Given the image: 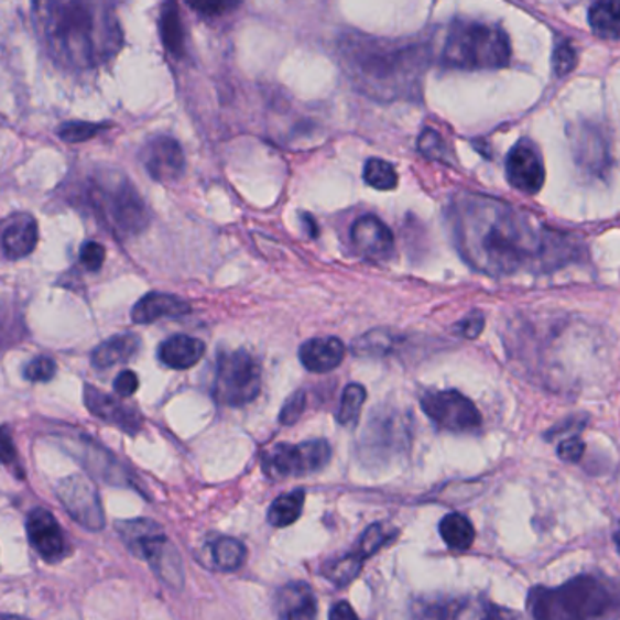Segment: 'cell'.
<instances>
[{"mask_svg": "<svg viewBox=\"0 0 620 620\" xmlns=\"http://www.w3.org/2000/svg\"><path fill=\"white\" fill-rule=\"evenodd\" d=\"M448 219L460 255L488 275L553 270L574 255L575 246L566 235L539 226L532 215L496 197L457 194L449 204Z\"/></svg>", "mask_w": 620, "mask_h": 620, "instance_id": "cell-1", "label": "cell"}, {"mask_svg": "<svg viewBox=\"0 0 620 620\" xmlns=\"http://www.w3.org/2000/svg\"><path fill=\"white\" fill-rule=\"evenodd\" d=\"M120 0H32L33 21L47 53L72 69L110 63L124 44Z\"/></svg>", "mask_w": 620, "mask_h": 620, "instance_id": "cell-2", "label": "cell"}, {"mask_svg": "<svg viewBox=\"0 0 620 620\" xmlns=\"http://www.w3.org/2000/svg\"><path fill=\"white\" fill-rule=\"evenodd\" d=\"M339 53L348 77L371 99H417L427 66L423 44L349 35L340 41Z\"/></svg>", "mask_w": 620, "mask_h": 620, "instance_id": "cell-3", "label": "cell"}, {"mask_svg": "<svg viewBox=\"0 0 620 620\" xmlns=\"http://www.w3.org/2000/svg\"><path fill=\"white\" fill-rule=\"evenodd\" d=\"M617 591L608 580L580 575L558 588H533L527 610L537 619H602L617 610Z\"/></svg>", "mask_w": 620, "mask_h": 620, "instance_id": "cell-4", "label": "cell"}, {"mask_svg": "<svg viewBox=\"0 0 620 620\" xmlns=\"http://www.w3.org/2000/svg\"><path fill=\"white\" fill-rule=\"evenodd\" d=\"M510 39L501 28L485 22L455 21L444 39L446 68L499 69L510 64Z\"/></svg>", "mask_w": 620, "mask_h": 620, "instance_id": "cell-5", "label": "cell"}, {"mask_svg": "<svg viewBox=\"0 0 620 620\" xmlns=\"http://www.w3.org/2000/svg\"><path fill=\"white\" fill-rule=\"evenodd\" d=\"M86 197L94 214L122 237L141 233L150 225L144 198L122 173L105 170L89 177Z\"/></svg>", "mask_w": 620, "mask_h": 620, "instance_id": "cell-6", "label": "cell"}, {"mask_svg": "<svg viewBox=\"0 0 620 620\" xmlns=\"http://www.w3.org/2000/svg\"><path fill=\"white\" fill-rule=\"evenodd\" d=\"M120 537L131 553L144 558L159 577L172 588L183 586V563L173 544L167 541L162 527L148 519L126 521L117 524Z\"/></svg>", "mask_w": 620, "mask_h": 620, "instance_id": "cell-7", "label": "cell"}, {"mask_svg": "<svg viewBox=\"0 0 620 620\" xmlns=\"http://www.w3.org/2000/svg\"><path fill=\"white\" fill-rule=\"evenodd\" d=\"M262 370L259 360L246 351H222L215 368V401L225 406H246L261 393Z\"/></svg>", "mask_w": 620, "mask_h": 620, "instance_id": "cell-8", "label": "cell"}, {"mask_svg": "<svg viewBox=\"0 0 620 620\" xmlns=\"http://www.w3.org/2000/svg\"><path fill=\"white\" fill-rule=\"evenodd\" d=\"M331 448L323 438L301 444H276L262 457V469L270 479H287L317 474L328 466Z\"/></svg>", "mask_w": 620, "mask_h": 620, "instance_id": "cell-9", "label": "cell"}, {"mask_svg": "<svg viewBox=\"0 0 620 620\" xmlns=\"http://www.w3.org/2000/svg\"><path fill=\"white\" fill-rule=\"evenodd\" d=\"M421 406L437 427L449 433H475L482 427L479 407L457 390L427 391Z\"/></svg>", "mask_w": 620, "mask_h": 620, "instance_id": "cell-10", "label": "cell"}, {"mask_svg": "<svg viewBox=\"0 0 620 620\" xmlns=\"http://www.w3.org/2000/svg\"><path fill=\"white\" fill-rule=\"evenodd\" d=\"M57 496L80 526L91 532H100L105 527V510L100 504L99 493L89 485L88 479L80 475L64 479L58 485Z\"/></svg>", "mask_w": 620, "mask_h": 620, "instance_id": "cell-11", "label": "cell"}, {"mask_svg": "<svg viewBox=\"0 0 620 620\" xmlns=\"http://www.w3.org/2000/svg\"><path fill=\"white\" fill-rule=\"evenodd\" d=\"M505 175L511 186L522 194H539L543 189L546 167L535 142L522 139L511 148L505 161Z\"/></svg>", "mask_w": 620, "mask_h": 620, "instance_id": "cell-12", "label": "cell"}, {"mask_svg": "<svg viewBox=\"0 0 620 620\" xmlns=\"http://www.w3.org/2000/svg\"><path fill=\"white\" fill-rule=\"evenodd\" d=\"M142 164L152 178L159 183H173L184 173L186 156L177 139L173 137L155 135L144 144L141 153Z\"/></svg>", "mask_w": 620, "mask_h": 620, "instance_id": "cell-13", "label": "cell"}, {"mask_svg": "<svg viewBox=\"0 0 620 620\" xmlns=\"http://www.w3.org/2000/svg\"><path fill=\"white\" fill-rule=\"evenodd\" d=\"M355 250L368 261H387L395 251V239L384 222L376 215H362L351 228Z\"/></svg>", "mask_w": 620, "mask_h": 620, "instance_id": "cell-14", "label": "cell"}, {"mask_svg": "<svg viewBox=\"0 0 620 620\" xmlns=\"http://www.w3.org/2000/svg\"><path fill=\"white\" fill-rule=\"evenodd\" d=\"M26 527L30 543L47 563H57L68 552L63 527L58 526L57 519L50 511L42 508L32 511Z\"/></svg>", "mask_w": 620, "mask_h": 620, "instance_id": "cell-15", "label": "cell"}, {"mask_svg": "<svg viewBox=\"0 0 620 620\" xmlns=\"http://www.w3.org/2000/svg\"><path fill=\"white\" fill-rule=\"evenodd\" d=\"M84 402L94 415L124 429L130 435H135L141 429L142 418L137 410L124 402L117 401L113 396L106 395L95 387L84 388Z\"/></svg>", "mask_w": 620, "mask_h": 620, "instance_id": "cell-16", "label": "cell"}, {"mask_svg": "<svg viewBox=\"0 0 620 620\" xmlns=\"http://www.w3.org/2000/svg\"><path fill=\"white\" fill-rule=\"evenodd\" d=\"M345 353V345L339 337H317L301 346L298 359L313 373H329L342 365Z\"/></svg>", "mask_w": 620, "mask_h": 620, "instance_id": "cell-17", "label": "cell"}, {"mask_svg": "<svg viewBox=\"0 0 620 620\" xmlns=\"http://www.w3.org/2000/svg\"><path fill=\"white\" fill-rule=\"evenodd\" d=\"M275 608L281 619H313L317 616V597L306 583L286 584L276 594Z\"/></svg>", "mask_w": 620, "mask_h": 620, "instance_id": "cell-18", "label": "cell"}, {"mask_svg": "<svg viewBox=\"0 0 620 620\" xmlns=\"http://www.w3.org/2000/svg\"><path fill=\"white\" fill-rule=\"evenodd\" d=\"M37 242L39 226L32 215H17L2 231V250L8 259H24L35 250Z\"/></svg>", "mask_w": 620, "mask_h": 620, "instance_id": "cell-19", "label": "cell"}, {"mask_svg": "<svg viewBox=\"0 0 620 620\" xmlns=\"http://www.w3.org/2000/svg\"><path fill=\"white\" fill-rule=\"evenodd\" d=\"M192 312L186 301L167 293H148L146 297H142L135 304V308L131 312V318L137 324H152L161 318L184 317Z\"/></svg>", "mask_w": 620, "mask_h": 620, "instance_id": "cell-20", "label": "cell"}, {"mask_svg": "<svg viewBox=\"0 0 620 620\" xmlns=\"http://www.w3.org/2000/svg\"><path fill=\"white\" fill-rule=\"evenodd\" d=\"M206 353V346L203 340L189 337V335H173L166 342H162L159 349V359L162 365L173 370H188L197 365Z\"/></svg>", "mask_w": 620, "mask_h": 620, "instance_id": "cell-21", "label": "cell"}, {"mask_svg": "<svg viewBox=\"0 0 620 620\" xmlns=\"http://www.w3.org/2000/svg\"><path fill=\"white\" fill-rule=\"evenodd\" d=\"M159 30H161L162 44L167 52L172 53L173 57H183L186 52V30H184L177 0L162 2Z\"/></svg>", "mask_w": 620, "mask_h": 620, "instance_id": "cell-22", "label": "cell"}, {"mask_svg": "<svg viewBox=\"0 0 620 620\" xmlns=\"http://www.w3.org/2000/svg\"><path fill=\"white\" fill-rule=\"evenodd\" d=\"M139 349H141V339L137 335H117L95 349L91 360L97 368L106 370V368L133 359L139 353Z\"/></svg>", "mask_w": 620, "mask_h": 620, "instance_id": "cell-23", "label": "cell"}, {"mask_svg": "<svg viewBox=\"0 0 620 620\" xmlns=\"http://www.w3.org/2000/svg\"><path fill=\"white\" fill-rule=\"evenodd\" d=\"M306 493L304 490H293L284 496L276 497L268 510V522L275 527L292 526L303 515Z\"/></svg>", "mask_w": 620, "mask_h": 620, "instance_id": "cell-24", "label": "cell"}, {"mask_svg": "<svg viewBox=\"0 0 620 620\" xmlns=\"http://www.w3.org/2000/svg\"><path fill=\"white\" fill-rule=\"evenodd\" d=\"M438 533L452 550H468L475 543V527L463 513H449L438 524Z\"/></svg>", "mask_w": 620, "mask_h": 620, "instance_id": "cell-25", "label": "cell"}, {"mask_svg": "<svg viewBox=\"0 0 620 620\" xmlns=\"http://www.w3.org/2000/svg\"><path fill=\"white\" fill-rule=\"evenodd\" d=\"M575 146H579V161L580 164H586L589 170H605V164H608V153L610 146L605 142V137L600 131L589 128L588 131H580L579 142H575Z\"/></svg>", "mask_w": 620, "mask_h": 620, "instance_id": "cell-26", "label": "cell"}, {"mask_svg": "<svg viewBox=\"0 0 620 620\" xmlns=\"http://www.w3.org/2000/svg\"><path fill=\"white\" fill-rule=\"evenodd\" d=\"M589 26L600 37L619 39V0H600L589 10Z\"/></svg>", "mask_w": 620, "mask_h": 620, "instance_id": "cell-27", "label": "cell"}, {"mask_svg": "<svg viewBox=\"0 0 620 620\" xmlns=\"http://www.w3.org/2000/svg\"><path fill=\"white\" fill-rule=\"evenodd\" d=\"M211 557L217 568L225 572L239 569L246 561V546L233 537H220L211 546Z\"/></svg>", "mask_w": 620, "mask_h": 620, "instance_id": "cell-28", "label": "cell"}, {"mask_svg": "<svg viewBox=\"0 0 620 620\" xmlns=\"http://www.w3.org/2000/svg\"><path fill=\"white\" fill-rule=\"evenodd\" d=\"M365 561L366 558L360 557L359 553H349V555L339 558V561H331V563L326 564L324 577L329 583H334L335 586H339V588L348 586L349 583H353L359 577L362 566H365Z\"/></svg>", "mask_w": 620, "mask_h": 620, "instance_id": "cell-29", "label": "cell"}, {"mask_svg": "<svg viewBox=\"0 0 620 620\" xmlns=\"http://www.w3.org/2000/svg\"><path fill=\"white\" fill-rule=\"evenodd\" d=\"M396 535H399L396 527L390 526L388 522H377V524L366 530L355 552L359 553L362 558L371 557V555H376L381 547L390 544Z\"/></svg>", "mask_w": 620, "mask_h": 620, "instance_id": "cell-30", "label": "cell"}, {"mask_svg": "<svg viewBox=\"0 0 620 620\" xmlns=\"http://www.w3.org/2000/svg\"><path fill=\"white\" fill-rule=\"evenodd\" d=\"M366 402V390L360 384H348L340 399L339 413H337V421L342 426L353 427L359 423L360 412Z\"/></svg>", "mask_w": 620, "mask_h": 620, "instance_id": "cell-31", "label": "cell"}, {"mask_svg": "<svg viewBox=\"0 0 620 620\" xmlns=\"http://www.w3.org/2000/svg\"><path fill=\"white\" fill-rule=\"evenodd\" d=\"M365 181L370 184L371 188L388 192V189L396 188L399 175L393 164L382 159H370L365 166Z\"/></svg>", "mask_w": 620, "mask_h": 620, "instance_id": "cell-32", "label": "cell"}, {"mask_svg": "<svg viewBox=\"0 0 620 620\" xmlns=\"http://www.w3.org/2000/svg\"><path fill=\"white\" fill-rule=\"evenodd\" d=\"M391 348H393V335L381 331V329H373L355 342L353 353L362 355V357H379V355H387Z\"/></svg>", "mask_w": 620, "mask_h": 620, "instance_id": "cell-33", "label": "cell"}, {"mask_svg": "<svg viewBox=\"0 0 620 620\" xmlns=\"http://www.w3.org/2000/svg\"><path fill=\"white\" fill-rule=\"evenodd\" d=\"M110 128V124H102V122H66L57 130V135L61 141L68 142V144H78V142H86L94 137L99 135L100 131Z\"/></svg>", "mask_w": 620, "mask_h": 620, "instance_id": "cell-34", "label": "cell"}, {"mask_svg": "<svg viewBox=\"0 0 620 620\" xmlns=\"http://www.w3.org/2000/svg\"><path fill=\"white\" fill-rule=\"evenodd\" d=\"M418 150L427 159H433V161H440L444 164L452 161V152H449L448 144L435 130L424 131L421 139H418Z\"/></svg>", "mask_w": 620, "mask_h": 620, "instance_id": "cell-35", "label": "cell"}, {"mask_svg": "<svg viewBox=\"0 0 620 620\" xmlns=\"http://www.w3.org/2000/svg\"><path fill=\"white\" fill-rule=\"evenodd\" d=\"M575 66H577V50L574 44L566 39L558 41L555 52H553V68L557 72L558 77L572 74Z\"/></svg>", "mask_w": 620, "mask_h": 620, "instance_id": "cell-36", "label": "cell"}, {"mask_svg": "<svg viewBox=\"0 0 620 620\" xmlns=\"http://www.w3.org/2000/svg\"><path fill=\"white\" fill-rule=\"evenodd\" d=\"M197 13L204 17H220L239 8L242 0H186Z\"/></svg>", "mask_w": 620, "mask_h": 620, "instance_id": "cell-37", "label": "cell"}, {"mask_svg": "<svg viewBox=\"0 0 620 620\" xmlns=\"http://www.w3.org/2000/svg\"><path fill=\"white\" fill-rule=\"evenodd\" d=\"M57 373V365L55 360L50 359V357H37V359L32 360L30 365L26 366L24 370V377L28 381L32 382H46L53 379Z\"/></svg>", "mask_w": 620, "mask_h": 620, "instance_id": "cell-38", "label": "cell"}, {"mask_svg": "<svg viewBox=\"0 0 620 620\" xmlns=\"http://www.w3.org/2000/svg\"><path fill=\"white\" fill-rule=\"evenodd\" d=\"M106 250L105 246H100L99 242H84L83 248H80V262L83 267L89 272H99L102 264H105Z\"/></svg>", "mask_w": 620, "mask_h": 620, "instance_id": "cell-39", "label": "cell"}, {"mask_svg": "<svg viewBox=\"0 0 620 620\" xmlns=\"http://www.w3.org/2000/svg\"><path fill=\"white\" fill-rule=\"evenodd\" d=\"M304 407H306V391H295V393L287 399L286 404L282 406L281 415H279L281 423L286 424V426L297 423L301 415H303Z\"/></svg>", "mask_w": 620, "mask_h": 620, "instance_id": "cell-40", "label": "cell"}, {"mask_svg": "<svg viewBox=\"0 0 620 620\" xmlns=\"http://www.w3.org/2000/svg\"><path fill=\"white\" fill-rule=\"evenodd\" d=\"M485 329V315L480 312H471L468 317L463 318L457 324V331H459L465 339H477Z\"/></svg>", "mask_w": 620, "mask_h": 620, "instance_id": "cell-41", "label": "cell"}, {"mask_svg": "<svg viewBox=\"0 0 620 620\" xmlns=\"http://www.w3.org/2000/svg\"><path fill=\"white\" fill-rule=\"evenodd\" d=\"M586 452V444L579 437H569L558 444L557 454L566 463H579Z\"/></svg>", "mask_w": 620, "mask_h": 620, "instance_id": "cell-42", "label": "cell"}, {"mask_svg": "<svg viewBox=\"0 0 620 620\" xmlns=\"http://www.w3.org/2000/svg\"><path fill=\"white\" fill-rule=\"evenodd\" d=\"M113 388H116L117 395L131 396L139 388V377H137L135 371H122L113 382Z\"/></svg>", "mask_w": 620, "mask_h": 620, "instance_id": "cell-43", "label": "cell"}, {"mask_svg": "<svg viewBox=\"0 0 620 620\" xmlns=\"http://www.w3.org/2000/svg\"><path fill=\"white\" fill-rule=\"evenodd\" d=\"M17 460L15 444L11 438V433L8 427H0V463L2 465H13Z\"/></svg>", "mask_w": 620, "mask_h": 620, "instance_id": "cell-44", "label": "cell"}, {"mask_svg": "<svg viewBox=\"0 0 620 620\" xmlns=\"http://www.w3.org/2000/svg\"><path fill=\"white\" fill-rule=\"evenodd\" d=\"M329 619H357V613L348 602H337L329 611Z\"/></svg>", "mask_w": 620, "mask_h": 620, "instance_id": "cell-45", "label": "cell"}]
</instances>
